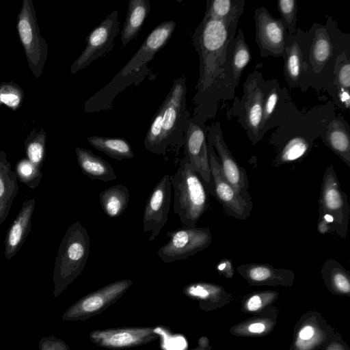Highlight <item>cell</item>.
Masks as SVG:
<instances>
[{
  "label": "cell",
  "instance_id": "obj_1",
  "mask_svg": "<svg viewBox=\"0 0 350 350\" xmlns=\"http://www.w3.org/2000/svg\"><path fill=\"white\" fill-rule=\"evenodd\" d=\"M237 25L226 26L204 16L193 36L199 55V77L193 96V120L200 125L215 117L219 104L234 98L235 88L228 62L229 42L236 36Z\"/></svg>",
  "mask_w": 350,
  "mask_h": 350
},
{
  "label": "cell",
  "instance_id": "obj_2",
  "mask_svg": "<svg viewBox=\"0 0 350 350\" xmlns=\"http://www.w3.org/2000/svg\"><path fill=\"white\" fill-rule=\"evenodd\" d=\"M300 87L303 91L312 87L329 92L334 66L339 55L350 49V36L343 33L331 16L325 25L314 23L304 32Z\"/></svg>",
  "mask_w": 350,
  "mask_h": 350
},
{
  "label": "cell",
  "instance_id": "obj_3",
  "mask_svg": "<svg viewBox=\"0 0 350 350\" xmlns=\"http://www.w3.org/2000/svg\"><path fill=\"white\" fill-rule=\"evenodd\" d=\"M176 23L164 21L154 28L146 38L138 51L116 75L111 83L90 98L84 105L85 112L107 110L116 94L134 82L137 77H144L149 70L146 64L167 43Z\"/></svg>",
  "mask_w": 350,
  "mask_h": 350
},
{
  "label": "cell",
  "instance_id": "obj_4",
  "mask_svg": "<svg viewBox=\"0 0 350 350\" xmlns=\"http://www.w3.org/2000/svg\"><path fill=\"white\" fill-rule=\"evenodd\" d=\"M90 250V237L77 221L66 231L58 249L53 270V293L57 298L83 271Z\"/></svg>",
  "mask_w": 350,
  "mask_h": 350
},
{
  "label": "cell",
  "instance_id": "obj_5",
  "mask_svg": "<svg viewBox=\"0 0 350 350\" xmlns=\"http://www.w3.org/2000/svg\"><path fill=\"white\" fill-rule=\"evenodd\" d=\"M174 189L173 211L183 228L196 227L208 206V193L199 176L183 158L176 172L170 176Z\"/></svg>",
  "mask_w": 350,
  "mask_h": 350
},
{
  "label": "cell",
  "instance_id": "obj_6",
  "mask_svg": "<svg viewBox=\"0 0 350 350\" xmlns=\"http://www.w3.org/2000/svg\"><path fill=\"white\" fill-rule=\"evenodd\" d=\"M186 81L184 76L176 79L165 98L166 106L158 154H162L165 161L168 150H174L177 156L184 145L186 129L191 118L186 106Z\"/></svg>",
  "mask_w": 350,
  "mask_h": 350
},
{
  "label": "cell",
  "instance_id": "obj_7",
  "mask_svg": "<svg viewBox=\"0 0 350 350\" xmlns=\"http://www.w3.org/2000/svg\"><path fill=\"white\" fill-rule=\"evenodd\" d=\"M265 83L262 74L257 70L248 75L243 84L241 99L234 97L232 109L238 122L245 130L253 146L261 141Z\"/></svg>",
  "mask_w": 350,
  "mask_h": 350
},
{
  "label": "cell",
  "instance_id": "obj_8",
  "mask_svg": "<svg viewBox=\"0 0 350 350\" xmlns=\"http://www.w3.org/2000/svg\"><path fill=\"white\" fill-rule=\"evenodd\" d=\"M318 203L319 219L330 225L333 234L346 239L350 206L348 196L340 187L333 165L327 167L323 176Z\"/></svg>",
  "mask_w": 350,
  "mask_h": 350
},
{
  "label": "cell",
  "instance_id": "obj_9",
  "mask_svg": "<svg viewBox=\"0 0 350 350\" xmlns=\"http://www.w3.org/2000/svg\"><path fill=\"white\" fill-rule=\"evenodd\" d=\"M16 29L32 74L39 78L48 57L49 46L41 36L32 0H23Z\"/></svg>",
  "mask_w": 350,
  "mask_h": 350
},
{
  "label": "cell",
  "instance_id": "obj_10",
  "mask_svg": "<svg viewBox=\"0 0 350 350\" xmlns=\"http://www.w3.org/2000/svg\"><path fill=\"white\" fill-rule=\"evenodd\" d=\"M132 284L131 280H120L85 295L64 312L62 320L84 321L103 312L119 300Z\"/></svg>",
  "mask_w": 350,
  "mask_h": 350
},
{
  "label": "cell",
  "instance_id": "obj_11",
  "mask_svg": "<svg viewBox=\"0 0 350 350\" xmlns=\"http://www.w3.org/2000/svg\"><path fill=\"white\" fill-rule=\"evenodd\" d=\"M169 241L157 251L163 262H173L193 256L208 247L213 239L208 228H183L167 232Z\"/></svg>",
  "mask_w": 350,
  "mask_h": 350
},
{
  "label": "cell",
  "instance_id": "obj_12",
  "mask_svg": "<svg viewBox=\"0 0 350 350\" xmlns=\"http://www.w3.org/2000/svg\"><path fill=\"white\" fill-rule=\"evenodd\" d=\"M207 144L213 186V196L221 204L228 216L239 220L246 219L251 214L253 203L245 200L225 178L213 146L208 142Z\"/></svg>",
  "mask_w": 350,
  "mask_h": 350
},
{
  "label": "cell",
  "instance_id": "obj_13",
  "mask_svg": "<svg viewBox=\"0 0 350 350\" xmlns=\"http://www.w3.org/2000/svg\"><path fill=\"white\" fill-rule=\"evenodd\" d=\"M118 18V12L114 10L88 34L85 48L71 66V74L88 67L113 49L114 40L119 33Z\"/></svg>",
  "mask_w": 350,
  "mask_h": 350
},
{
  "label": "cell",
  "instance_id": "obj_14",
  "mask_svg": "<svg viewBox=\"0 0 350 350\" xmlns=\"http://www.w3.org/2000/svg\"><path fill=\"white\" fill-rule=\"evenodd\" d=\"M206 131L207 142L213 146L224 176L245 200L252 203L248 192L247 172L237 163L228 149L222 134L220 122H215L206 126Z\"/></svg>",
  "mask_w": 350,
  "mask_h": 350
},
{
  "label": "cell",
  "instance_id": "obj_15",
  "mask_svg": "<svg viewBox=\"0 0 350 350\" xmlns=\"http://www.w3.org/2000/svg\"><path fill=\"white\" fill-rule=\"evenodd\" d=\"M206 125H200L191 118L186 129L183 157L202 178L208 194L213 186L209 165Z\"/></svg>",
  "mask_w": 350,
  "mask_h": 350
},
{
  "label": "cell",
  "instance_id": "obj_16",
  "mask_svg": "<svg viewBox=\"0 0 350 350\" xmlns=\"http://www.w3.org/2000/svg\"><path fill=\"white\" fill-rule=\"evenodd\" d=\"M256 42L262 57H283L288 32L282 19L275 18L264 7L254 12Z\"/></svg>",
  "mask_w": 350,
  "mask_h": 350
},
{
  "label": "cell",
  "instance_id": "obj_17",
  "mask_svg": "<svg viewBox=\"0 0 350 350\" xmlns=\"http://www.w3.org/2000/svg\"><path fill=\"white\" fill-rule=\"evenodd\" d=\"M335 333L318 311H308L297 321L289 350H320Z\"/></svg>",
  "mask_w": 350,
  "mask_h": 350
},
{
  "label": "cell",
  "instance_id": "obj_18",
  "mask_svg": "<svg viewBox=\"0 0 350 350\" xmlns=\"http://www.w3.org/2000/svg\"><path fill=\"white\" fill-rule=\"evenodd\" d=\"M89 338L98 347L124 349L151 342L158 338V334L153 327H124L94 329Z\"/></svg>",
  "mask_w": 350,
  "mask_h": 350
},
{
  "label": "cell",
  "instance_id": "obj_19",
  "mask_svg": "<svg viewBox=\"0 0 350 350\" xmlns=\"http://www.w3.org/2000/svg\"><path fill=\"white\" fill-rule=\"evenodd\" d=\"M297 111L286 88L280 87L277 79L265 80L262 124L264 136L271 129L282 126Z\"/></svg>",
  "mask_w": 350,
  "mask_h": 350
},
{
  "label": "cell",
  "instance_id": "obj_20",
  "mask_svg": "<svg viewBox=\"0 0 350 350\" xmlns=\"http://www.w3.org/2000/svg\"><path fill=\"white\" fill-rule=\"evenodd\" d=\"M170 176L164 175L152 190L144 208L143 228L150 232L149 241H152L160 233L168 220L172 202Z\"/></svg>",
  "mask_w": 350,
  "mask_h": 350
},
{
  "label": "cell",
  "instance_id": "obj_21",
  "mask_svg": "<svg viewBox=\"0 0 350 350\" xmlns=\"http://www.w3.org/2000/svg\"><path fill=\"white\" fill-rule=\"evenodd\" d=\"M321 130L308 129L271 137L269 144L276 150L273 166L280 167L301 161L312 150L315 139L321 136Z\"/></svg>",
  "mask_w": 350,
  "mask_h": 350
},
{
  "label": "cell",
  "instance_id": "obj_22",
  "mask_svg": "<svg viewBox=\"0 0 350 350\" xmlns=\"http://www.w3.org/2000/svg\"><path fill=\"white\" fill-rule=\"evenodd\" d=\"M237 272L251 286L293 285L295 273L290 269L275 268L267 263H247L240 265Z\"/></svg>",
  "mask_w": 350,
  "mask_h": 350
},
{
  "label": "cell",
  "instance_id": "obj_23",
  "mask_svg": "<svg viewBox=\"0 0 350 350\" xmlns=\"http://www.w3.org/2000/svg\"><path fill=\"white\" fill-rule=\"evenodd\" d=\"M183 293L197 301L201 310L210 312L231 302L232 295L222 286L206 282H196L186 285Z\"/></svg>",
  "mask_w": 350,
  "mask_h": 350
},
{
  "label": "cell",
  "instance_id": "obj_24",
  "mask_svg": "<svg viewBox=\"0 0 350 350\" xmlns=\"http://www.w3.org/2000/svg\"><path fill=\"white\" fill-rule=\"evenodd\" d=\"M36 206L35 199L26 200L8 230L5 239L4 255L12 258L21 248L31 230V219Z\"/></svg>",
  "mask_w": 350,
  "mask_h": 350
},
{
  "label": "cell",
  "instance_id": "obj_25",
  "mask_svg": "<svg viewBox=\"0 0 350 350\" xmlns=\"http://www.w3.org/2000/svg\"><path fill=\"white\" fill-rule=\"evenodd\" d=\"M320 137L325 145L350 167V126L343 116L333 117Z\"/></svg>",
  "mask_w": 350,
  "mask_h": 350
},
{
  "label": "cell",
  "instance_id": "obj_26",
  "mask_svg": "<svg viewBox=\"0 0 350 350\" xmlns=\"http://www.w3.org/2000/svg\"><path fill=\"white\" fill-rule=\"evenodd\" d=\"M304 31L297 28L295 33L287 36L283 59L284 78L291 88L300 87Z\"/></svg>",
  "mask_w": 350,
  "mask_h": 350
},
{
  "label": "cell",
  "instance_id": "obj_27",
  "mask_svg": "<svg viewBox=\"0 0 350 350\" xmlns=\"http://www.w3.org/2000/svg\"><path fill=\"white\" fill-rule=\"evenodd\" d=\"M278 310L271 305L252 317L239 322L229 329L230 333L240 337L265 336L274 329L277 325Z\"/></svg>",
  "mask_w": 350,
  "mask_h": 350
},
{
  "label": "cell",
  "instance_id": "obj_28",
  "mask_svg": "<svg viewBox=\"0 0 350 350\" xmlns=\"http://www.w3.org/2000/svg\"><path fill=\"white\" fill-rule=\"evenodd\" d=\"M17 176L11 169L7 154L0 150V226L10 213L12 202L18 191Z\"/></svg>",
  "mask_w": 350,
  "mask_h": 350
},
{
  "label": "cell",
  "instance_id": "obj_29",
  "mask_svg": "<svg viewBox=\"0 0 350 350\" xmlns=\"http://www.w3.org/2000/svg\"><path fill=\"white\" fill-rule=\"evenodd\" d=\"M75 151L82 173L91 180L107 182L117 178L113 167L102 157L78 146L75 147Z\"/></svg>",
  "mask_w": 350,
  "mask_h": 350
},
{
  "label": "cell",
  "instance_id": "obj_30",
  "mask_svg": "<svg viewBox=\"0 0 350 350\" xmlns=\"http://www.w3.org/2000/svg\"><path fill=\"white\" fill-rule=\"evenodd\" d=\"M252 59L250 49L247 44L242 29L232 38L228 47V69L237 88L245 66Z\"/></svg>",
  "mask_w": 350,
  "mask_h": 350
},
{
  "label": "cell",
  "instance_id": "obj_31",
  "mask_svg": "<svg viewBox=\"0 0 350 350\" xmlns=\"http://www.w3.org/2000/svg\"><path fill=\"white\" fill-rule=\"evenodd\" d=\"M321 274L327 290L333 295H350V273L334 259H327L322 265Z\"/></svg>",
  "mask_w": 350,
  "mask_h": 350
},
{
  "label": "cell",
  "instance_id": "obj_32",
  "mask_svg": "<svg viewBox=\"0 0 350 350\" xmlns=\"http://www.w3.org/2000/svg\"><path fill=\"white\" fill-rule=\"evenodd\" d=\"M150 10L149 0H131L121 31V40L126 46L141 30Z\"/></svg>",
  "mask_w": 350,
  "mask_h": 350
},
{
  "label": "cell",
  "instance_id": "obj_33",
  "mask_svg": "<svg viewBox=\"0 0 350 350\" xmlns=\"http://www.w3.org/2000/svg\"><path fill=\"white\" fill-rule=\"evenodd\" d=\"M245 4V0H208L204 16L219 21L226 26L238 25Z\"/></svg>",
  "mask_w": 350,
  "mask_h": 350
},
{
  "label": "cell",
  "instance_id": "obj_34",
  "mask_svg": "<svg viewBox=\"0 0 350 350\" xmlns=\"http://www.w3.org/2000/svg\"><path fill=\"white\" fill-rule=\"evenodd\" d=\"M130 194L127 187L121 184L113 185L99 194L100 206L111 218L120 216L127 208Z\"/></svg>",
  "mask_w": 350,
  "mask_h": 350
},
{
  "label": "cell",
  "instance_id": "obj_35",
  "mask_svg": "<svg viewBox=\"0 0 350 350\" xmlns=\"http://www.w3.org/2000/svg\"><path fill=\"white\" fill-rule=\"evenodd\" d=\"M87 140L94 148L118 161L134 157L131 144L124 138L94 135L88 137Z\"/></svg>",
  "mask_w": 350,
  "mask_h": 350
},
{
  "label": "cell",
  "instance_id": "obj_36",
  "mask_svg": "<svg viewBox=\"0 0 350 350\" xmlns=\"http://www.w3.org/2000/svg\"><path fill=\"white\" fill-rule=\"evenodd\" d=\"M46 133L44 129L31 130L24 142L27 159L38 168H41L45 159Z\"/></svg>",
  "mask_w": 350,
  "mask_h": 350
},
{
  "label": "cell",
  "instance_id": "obj_37",
  "mask_svg": "<svg viewBox=\"0 0 350 350\" xmlns=\"http://www.w3.org/2000/svg\"><path fill=\"white\" fill-rule=\"evenodd\" d=\"M280 297L275 291H255L247 294L241 299V310L247 314H258L273 305Z\"/></svg>",
  "mask_w": 350,
  "mask_h": 350
},
{
  "label": "cell",
  "instance_id": "obj_38",
  "mask_svg": "<svg viewBox=\"0 0 350 350\" xmlns=\"http://www.w3.org/2000/svg\"><path fill=\"white\" fill-rule=\"evenodd\" d=\"M334 79L329 92L333 98L337 92H350V49L339 55L334 66Z\"/></svg>",
  "mask_w": 350,
  "mask_h": 350
},
{
  "label": "cell",
  "instance_id": "obj_39",
  "mask_svg": "<svg viewBox=\"0 0 350 350\" xmlns=\"http://www.w3.org/2000/svg\"><path fill=\"white\" fill-rule=\"evenodd\" d=\"M165 106L166 101L164 100L154 114L144 139L145 148L150 152L157 154H159L161 142L163 119Z\"/></svg>",
  "mask_w": 350,
  "mask_h": 350
},
{
  "label": "cell",
  "instance_id": "obj_40",
  "mask_svg": "<svg viewBox=\"0 0 350 350\" xmlns=\"http://www.w3.org/2000/svg\"><path fill=\"white\" fill-rule=\"evenodd\" d=\"M24 97V91L17 83L13 81L0 83V107L5 105L16 111L23 105Z\"/></svg>",
  "mask_w": 350,
  "mask_h": 350
},
{
  "label": "cell",
  "instance_id": "obj_41",
  "mask_svg": "<svg viewBox=\"0 0 350 350\" xmlns=\"http://www.w3.org/2000/svg\"><path fill=\"white\" fill-rule=\"evenodd\" d=\"M14 170L19 180L31 189L38 186L42 177L40 169L27 158L20 159L15 165Z\"/></svg>",
  "mask_w": 350,
  "mask_h": 350
},
{
  "label": "cell",
  "instance_id": "obj_42",
  "mask_svg": "<svg viewBox=\"0 0 350 350\" xmlns=\"http://www.w3.org/2000/svg\"><path fill=\"white\" fill-rule=\"evenodd\" d=\"M280 18L288 35L293 36L297 31V4L296 0H278L277 1Z\"/></svg>",
  "mask_w": 350,
  "mask_h": 350
},
{
  "label": "cell",
  "instance_id": "obj_43",
  "mask_svg": "<svg viewBox=\"0 0 350 350\" xmlns=\"http://www.w3.org/2000/svg\"><path fill=\"white\" fill-rule=\"evenodd\" d=\"M38 349L39 350H70L64 340L53 336L42 338L38 342Z\"/></svg>",
  "mask_w": 350,
  "mask_h": 350
},
{
  "label": "cell",
  "instance_id": "obj_44",
  "mask_svg": "<svg viewBox=\"0 0 350 350\" xmlns=\"http://www.w3.org/2000/svg\"><path fill=\"white\" fill-rule=\"evenodd\" d=\"M320 350H350L338 333H334Z\"/></svg>",
  "mask_w": 350,
  "mask_h": 350
},
{
  "label": "cell",
  "instance_id": "obj_45",
  "mask_svg": "<svg viewBox=\"0 0 350 350\" xmlns=\"http://www.w3.org/2000/svg\"><path fill=\"white\" fill-rule=\"evenodd\" d=\"M217 272L224 277L231 279L234 273V269L230 260L227 258L221 259L216 266Z\"/></svg>",
  "mask_w": 350,
  "mask_h": 350
},
{
  "label": "cell",
  "instance_id": "obj_46",
  "mask_svg": "<svg viewBox=\"0 0 350 350\" xmlns=\"http://www.w3.org/2000/svg\"><path fill=\"white\" fill-rule=\"evenodd\" d=\"M191 350H211L210 340L205 336L200 337L198 340V345Z\"/></svg>",
  "mask_w": 350,
  "mask_h": 350
},
{
  "label": "cell",
  "instance_id": "obj_47",
  "mask_svg": "<svg viewBox=\"0 0 350 350\" xmlns=\"http://www.w3.org/2000/svg\"><path fill=\"white\" fill-rule=\"evenodd\" d=\"M317 230L321 234L332 233L330 225L323 219H318Z\"/></svg>",
  "mask_w": 350,
  "mask_h": 350
}]
</instances>
